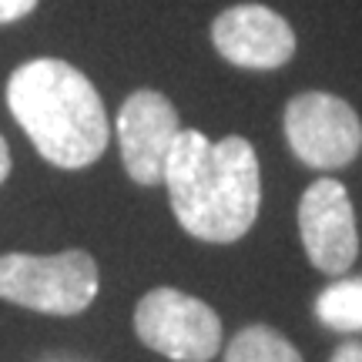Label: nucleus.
Here are the masks:
<instances>
[{
	"label": "nucleus",
	"instance_id": "f257e3e1",
	"mask_svg": "<svg viewBox=\"0 0 362 362\" xmlns=\"http://www.w3.org/2000/svg\"><path fill=\"white\" fill-rule=\"evenodd\" d=\"M161 185L181 228L211 245L238 242L259 218V158L238 134L208 141L202 131H178Z\"/></svg>",
	"mask_w": 362,
	"mask_h": 362
},
{
	"label": "nucleus",
	"instance_id": "f03ea898",
	"mask_svg": "<svg viewBox=\"0 0 362 362\" xmlns=\"http://www.w3.org/2000/svg\"><path fill=\"white\" fill-rule=\"evenodd\" d=\"M7 107L57 168H88L107 148L111 128L98 88L74 64L57 57L27 61L7 81Z\"/></svg>",
	"mask_w": 362,
	"mask_h": 362
},
{
	"label": "nucleus",
	"instance_id": "7ed1b4c3",
	"mask_svg": "<svg viewBox=\"0 0 362 362\" xmlns=\"http://www.w3.org/2000/svg\"><path fill=\"white\" fill-rule=\"evenodd\" d=\"M98 262L81 248L57 255H0V298L44 315H81L98 296Z\"/></svg>",
	"mask_w": 362,
	"mask_h": 362
},
{
	"label": "nucleus",
	"instance_id": "20e7f679",
	"mask_svg": "<svg viewBox=\"0 0 362 362\" xmlns=\"http://www.w3.org/2000/svg\"><path fill=\"white\" fill-rule=\"evenodd\" d=\"M134 332L171 362H208L221 349V319L208 302L181 288H151L134 309Z\"/></svg>",
	"mask_w": 362,
	"mask_h": 362
},
{
	"label": "nucleus",
	"instance_id": "39448f33",
	"mask_svg": "<svg viewBox=\"0 0 362 362\" xmlns=\"http://www.w3.org/2000/svg\"><path fill=\"white\" fill-rule=\"evenodd\" d=\"M292 155L315 171H339L362 151V121L349 101L325 90H302L285 104Z\"/></svg>",
	"mask_w": 362,
	"mask_h": 362
},
{
	"label": "nucleus",
	"instance_id": "423d86ee",
	"mask_svg": "<svg viewBox=\"0 0 362 362\" xmlns=\"http://www.w3.org/2000/svg\"><path fill=\"white\" fill-rule=\"evenodd\" d=\"M298 235L305 255L325 275H346L359 255V232L349 192L336 178L312 181L298 202Z\"/></svg>",
	"mask_w": 362,
	"mask_h": 362
},
{
	"label": "nucleus",
	"instance_id": "0eeeda50",
	"mask_svg": "<svg viewBox=\"0 0 362 362\" xmlns=\"http://www.w3.org/2000/svg\"><path fill=\"white\" fill-rule=\"evenodd\" d=\"M181 131L178 111L161 90H134L117 111L121 161L138 185H161L165 161Z\"/></svg>",
	"mask_w": 362,
	"mask_h": 362
},
{
	"label": "nucleus",
	"instance_id": "6e6552de",
	"mask_svg": "<svg viewBox=\"0 0 362 362\" xmlns=\"http://www.w3.org/2000/svg\"><path fill=\"white\" fill-rule=\"evenodd\" d=\"M211 44L235 67L275 71L292 61L296 30L282 13H275L265 4H235L215 17Z\"/></svg>",
	"mask_w": 362,
	"mask_h": 362
},
{
	"label": "nucleus",
	"instance_id": "1a4fd4ad",
	"mask_svg": "<svg viewBox=\"0 0 362 362\" xmlns=\"http://www.w3.org/2000/svg\"><path fill=\"white\" fill-rule=\"evenodd\" d=\"M225 362H302L298 349L269 325H245L228 342Z\"/></svg>",
	"mask_w": 362,
	"mask_h": 362
},
{
	"label": "nucleus",
	"instance_id": "9d476101",
	"mask_svg": "<svg viewBox=\"0 0 362 362\" xmlns=\"http://www.w3.org/2000/svg\"><path fill=\"white\" fill-rule=\"evenodd\" d=\"M315 315L332 332H362V279H342L322 288Z\"/></svg>",
	"mask_w": 362,
	"mask_h": 362
},
{
	"label": "nucleus",
	"instance_id": "9b49d317",
	"mask_svg": "<svg viewBox=\"0 0 362 362\" xmlns=\"http://www.w3.org/2000/svg\"><path fill=\"white\" fill-rule=\"evenodd\" d=\"M37 7V0H0V24H13Z\"/></svg>",
	"mask_w": 362,
	"mask_h": 362
},
{
	"label": "nucleus",
	"instance_id": "f8f14e48",
	"mask_svg": "<svg viewBox=\"0 0 362 362\" xmlns=\"http://www.w3.org/2000/svg\"><path fill=\"white\" fill-rule=\"evenodd\" d=\"M329 362H362V342H342Z\"/></svg>",
	"mask_w": 362,
	"mask_h": 362
},
{
	"label": "nucleus",
	"instance_id": "ddd939ff",
	"mask_svg": "<svg viewBox=\"0 0 362 362\" xmlns=\"http://www.w3.org/2000/svg\"><path fill=\"white\" fill-rule=\"evenodd\" d=\"M7 175H11V148H7L4 134H0V185L7 181Z\"/></svg>",
	"mask_w": 362,
	"mask_h": 362
}]
</instances>
